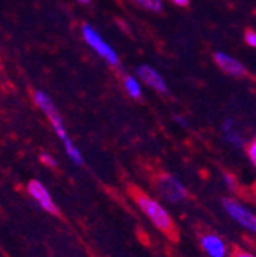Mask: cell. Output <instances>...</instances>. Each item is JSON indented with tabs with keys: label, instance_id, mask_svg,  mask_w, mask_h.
Listing matches in <instances>:
<instances>
[{
	"label": "cell",
	"instance_id": "1",
	"mask_svg": "<svg viewBox=\"0 0 256 257\" xmlns=\"http://www.w3.org/2000/svg\"><path fill=\"white\" fill-rule=\"evenodd\" d=\"M135 201L140 205V208L143 210V213L152 220V223L155 225L158 230H161L163 233L169 234L170 237L177 236V228H175L170 214L161 205H159L155 199H152V198L146 196L144 193L138 191L137 196H135Z\"/></svg>",
	"mask_w": 256,
	"mask_h": 257
},
{
	"label": "cell",
	"instance_id": "2",
	"mask_svg": "<svg viewBox=\"0 0 256 257\" xmlns=\"http://www.w3.org/2000/svg\"><path fill=\"white\" fill-rule=\"evenodd\" d=\"M36 103L39 104V107L45 112V115L51 121V124L54 127L55 134L58 135V138L61 141L68 140V132H66L65 122H63V118H61V115L58 112V107L55 106V103L52 101L51 96L48 93L42 92V90H37L36 92Z\"/></svg>",
	"mask_w": 256,
	"mask_h": 257
},
{
	"label": "cell",
	"instance_id": "3",
	"mask_svg": "<svg viewBox=\"0 0 256 257\" xmlns=\"http://www.w3.org/2000/svg\"><path fill=\"white\" fill-rule=\"evenodd\" d=\"M158 191L166 201L175 204V202H181L187 198V188L183 185V182L172 176V175H161L158 179Z\"/></svg>",
	"mask_w": 256,
	"mask_h": 257
},
{
	"label": "cell",
	"instance_id": "4",
	"mask_svg": "<svg viewBox=\"0 0 256 257\" xmlns=\"http://www.w3.org/2000/svg\"><path fill=\"white\" fill-rule=\"evenodd\" d=\"M83 37H84L86 43L89 46H92L94 51L97 52L100 57H103L109 64H114V66H115V64H118V55H117V52L102 39V36L92 26H89V25H84L83 26Z\"/></svg>",
	"mask_w": 256,
	"mask_h": 257
},
{
	"label": "cell",
	"instance_id": "5",
	"mask_svg": "<svg viewBox=\"0 0 256 257\" xmlns=\"http://www.w3.org/2000/svg\"><path fill=\"white\" fill-rule=\"evenodd\" d=\"M222 205L226 208V211L229 213V216L232 219H235L239 225L251 233L256 231V217L253 214V211H250L247 207H244L242 204L233 201V199H224Z\"/></svg>",
	"mask_w": 256,
	"mask_h": 257
},
{
	"label": "cell",
	"instance_id": "6",
	"mask_svg": "<svg viewBox=\"0 0 256 257\" xmlns=\"http://www.w3.org/2000/svg\"><path fill=\"white\" fill-rule=\"evenodd\" d=\"M28 191L43 210H46L49 213H57V205L52 201V196L49 195V191L46 190V187L43 184H40L39 181H31L28 184Z\"/></svg>",
	"mask_w": 256,
	"mask_h": 257
},
{
	"label": "cell",
	"instance_id": "7",
	"mask_svg": "<svg viewBox=\"0 0 256 257\" xmlns=\"http://www.w3.org/2000/svg\"><path fill=\"white\" fill-rule=\"evenodd\" d=\"M215 61L218 63V66L224 71L227 72L229 75H233V77H244L247 74V69L245 66L238 61L236 58L224 54V52H216L215 54Z\"/></svg>",
	"mask_w": 256,
	"mask_h": 257
},
{
	"label": "cell",
	"instance_id": "8",
	"mask_svg": "<svg viewBox=\"0 0 256 257\" xmlns=\"http://www.w3.org/2000/svg\"><path fill=\"white\" fill-rule=\"evenodd\" d=\"M138 75H140V78L146 83V84H149V86H152L153 89H156L158 92H167V84H166V81H164V78L159 75L153 68H150V66H140L138 68Z\"/></svg>",
	"mask_w": 256,
	"mask_h": 257
},
{
	"label": "cell",
	"instance_id": "9",
	"mask_svg": "<svg viewBox=\"0 0 256 257\" xmlns=\"http://www.w3.org/2000/svg\"><path fill=\"white\" fill-rule=\"evenodd\" d=\"M204 251L210 257H226L227 255V245L224 243V240L215 234H207L201 240Z\"/></svg>",
	"mask_w": 256,
	"mask_h": 257
},
{
	"label": "cell",
	"instance_id": "10",
	"mask_svg": "<svg viewBox=\"0 0 256 257\" xmlns=\"http://www.w3.org/2000/svg\"><path fill=\"white\" fill-rule=\"evenodd\" d=\"M63 143H65V149H66V153H68V156L74 161V163L75 164H78V166H83V163H84V161H83V155H81V152L72 144V141L68 138V140H65V141H63Z\"/></svg>",
	"mask_w": 256,
	"mask_h": 257
},
{
	"label": "cell",
	"instance_id": "11",
	"mask_svg": "<svg viewBox=\"0 0 256 257\" xmlns=\"http://www.w3.org/2000/svg\"><path fill=\"white\" fill-rule=\"evenodd\" d=\"M124 86H126L127 93H129L132 98H140L141 96V86L134 77H127L124 80Z\"/></svg>",
	"mask_w": 256,
	"mask_h": 257
},
{
	"label": "cell",
	"instance_id": "12",
	"mask_svg": "<svg viewBox=\"0 0 256 257\" xmlns=\"http://www.w3.org/2000/svg\"><path fill=\"white\" fill-rule=\"evenodd\" d=\"M135 2H138L146 10H150L155 13H159L163 10V0H135Z\"/></svg>",
	"mask_w": 256,
	"mask_h": 257
},
{
	"label": "cell",
	"instance_id": "13",
	"mask_svg": "<svg viewBox=\"0 0 256 257\" xmlns=\"http://www.w3.org/2000/svg\"><path fill=\"white\" fill-rule=\"evenodd\" d=\"M226 140H227V143H230V144H232V146H235V147H241V146H244V144H245L244 138H242L236 131L226 134Z\"/></svg>",
	"mask_w": 256,
	"mask_h": 257
},
{
	"label": "cell",
	"instance_id": "14",
	"mask_svg": "<svg viewBox=\"0 0 256 257\" xmlns=\"http://www.w3.org/2000/svg\"><path fill=\"white\" fill-rule=\"evenodd\" d=\"M247 155L251 161V164H256V141H251L247 146Z\"/></svg>",
	"mask_w": 256,
	"mask_h": 257
},
{
	"label": "cell",
	"instance_id": "15",
	"mask_svg": "<svg viewBox=\"0 0 256 257\" xmlns=\"http://www.w3.org/2000/svg\"><path fill=\"white\" fill-rule=\"evenodd\" d=\"M40 159H42V163L48 164L49 167H55V166H57L55 158L51 156V155H48V153H42V155H40Z\"/></svg>",
	"mask_w": 256,
	"mask_h": 257
},
{
	"label": "cell",
	"instance_id": "16",
	"mask_svg": "<svg viewBox=\"0 0 256 257\" xmlns=\"http://www.w3.org/2000/svg\"><path fill=\"white\" fill-rule=\"evenodd\" d=\"M245 42L250 45V46H256V34H254V31H247L245 32Z\"/></svg>",
	"mask_w": 256,
	"mask_h": 257
},
{
	"label": "cell",
	"instance_id": "17",
	"mask_svg": "<svg viewBox=\"0 0 256 257\" xmlns=\"http://www.w3.org/2000/svg\"><path fill=\"white\" fill-rule=\"evenodd\" d=\"M222 131H224V134L233 132L235 131V121L233 119H227L226 122L222 124Z\"/></svg>",
	"mask_w": 256,
	"mask_h": 257
},
{
	"label": "cell",
	"instance_id": "18",
	"mask_svg": "<svg viewBox=\"0 0 256 257\" xmlns=\"http://www.w3.org/2000/svg\"><path fill=\"white\" fill-rule=\"evenodd\" d=\"M224 179L227 181V185H229L230 188H233V187H235V185H233V184H235V181H233V178H232L230 175H224Z\"/></svg>",
	"mask_w": 256,
	"mask_h": 257
},
{
	"label": "cell",
	"instance_id": "19",
	"mask_svg": "<svg viewBox=\"0 0 256 257\" xmlns=\"http://www.w3.org/2000/svg\"><path fill=\"white\" fill-rule=\"evenodd\" d=\"M172 2L178 7H187L189 5V0H172Z\"/></svg>",
	"mask_w": 256,
	"mask_h": 257
},
{
	"label": "cell",
	"instance_id": "20",
	"mask_svg": "<svg viewBox=\"0 0 256 257\" xmlns=\"http://www.w3.org/2000/svg\"><path fill=\"white\" fill-rule=\"evenodd\" d=\"M235 257H254V255H251V254H248V252H238Z\"/></svg>",
	"mask_w": 256,
	"mask_h": 257
},
{
	"label": "cell",
	"instance_id": "21",
	"mask_svg": "<svg viewBox=\"0 0 256 257\" xmlns=\"http://www.w3.org/2000/svg\"><path fill=\"white\" fill-rule=\"evenodd\" d=\"M78 2H80V4H84V5H86V4H89V2H91V0H78Z\"/></svg>",
	"mask_w": 256,
	"mask_h": 257
}]
</instances>
